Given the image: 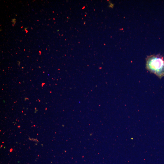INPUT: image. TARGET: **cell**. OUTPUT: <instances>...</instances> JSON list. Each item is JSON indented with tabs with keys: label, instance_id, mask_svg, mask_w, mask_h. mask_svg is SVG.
<instances>
[{
	"label": "cell",
	"instance_id": "cell-1",
	"mask_svg": "<svg viewBox=\"0 0 164 164\" xmlns=\"http://www.w3.org/2000/svg\"><path fill=\"white\" fill-rule=\"evenodd\" d=\"M146 68L161 78L164 76V59L159 55H152L146 58Z\"/></svg>",
	"mask_w": 164,
	"mask_h": 164
}]
</instances>
